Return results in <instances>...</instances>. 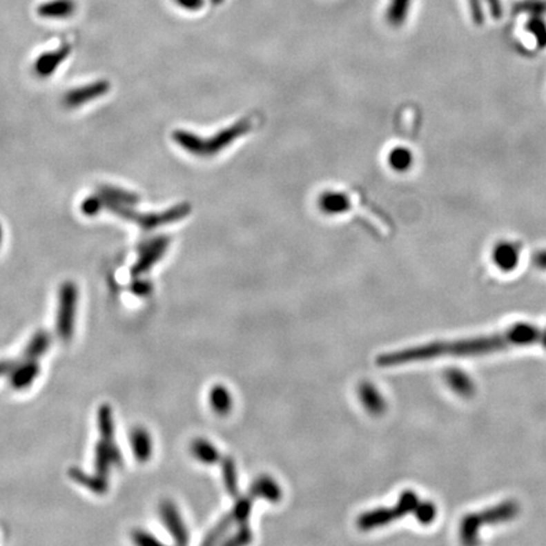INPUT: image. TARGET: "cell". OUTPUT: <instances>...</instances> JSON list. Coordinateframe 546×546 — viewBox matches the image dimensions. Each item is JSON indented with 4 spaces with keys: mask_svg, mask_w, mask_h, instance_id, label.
Segmentation results:
<instances>
[{
    "mask_svg": "<svg viewBox=\"0 0 546 546\" xmlns=\"http://www.w3.org/2000/svg\"><path fill=\"white\" fill-rule=\"evenodd\" d=\"M535 344L546 348V329H540L532 324L518 322L509 329L502 330L492 335L433 342L396 352L384 353L377 357L376 363L378 367L389 368L444 357H478L512 347Z\"/></svg>",
    "mask_w": 546,
    "mask_h": 546,
    "instance_id": "cell-1",
    "label": "cell"
},
{
    "mask_svg": "<svg viewBox=\"0 0 546 546\" xmlns=\"http://www.w3.org/2000/svg\"><path fill=\"white\" fill-rule=\"evenodd\" d=\"M520 514V506L514 500L501 502L489 509L469 514L463 517L459 526V536L464 544L473 545L478 543L479 532L486 525L509 523Z\"/></svg>",
    "mask_w": 546,
    "mask_h": 546,
    "instance_id": "cell-2",
    "label": "cell"
},
{
    "mask_svg": "<svg viewBox=\"0 0 546 546\" xmlns=\"http://www.w3.org/2000/svg\"><path fill=\"white\" fill-rule=\"evenodd\" d=\"M419 502L420 498L418 494L411 489H407L400 494L398 501L396 505H393V507H389V509L382 507V509H371L368 512H364L358 517L357 525L363 532H369V530H374L378 527H383L386 525L402 518L409 514H412Z\"/></svg>",
    "mask_w": 546,
    "mask_h": 546,
    "instance_id": "cell-3",
    "label": "cell"
},
{
    "mask_svg": "<svg viewBox=\"0 0 546 546\" xmlns=\"http://www.w3.org/2000/svg\"><path fill=\"white\" fill-rule=\"evenodd\" d=\"M79 304V287L74 281L62 282L59 289L56 333L62 342H70L74 338L76 314Z\"/></svg>",
    "mask_w": 546,
    "mask_h": 546,
    "instance_id": "cell-4",
    "label": "cell"
},
{
    "mask_svg": "<svg viewBox=\"0 0 546 546\" xmlns=\"http://www.w3.org/2000/svg\"><path fill=\"white\" fill-rule=\"evenodd\" d=\"M158 514L165 529L171 535L173 541L179 545L188 544V532L186 524L181 516L176 503L171 500H164L158 506Z\"/></svg>",
    "mask_w": 546,
    "mask_h": 546,
    "instance_id": "cell-5",
    "label": "cell"
},
{
    "mask_svg": "<svg viewBox=\"0 0 546 546\" xmlns=\"http://www.w3.org/2000/svg\"><path fill=\"white\" fill-rule=\"evenodd\" d=\"M112 89V84L108 80H95L92 83L85 84L75 89L68 90L64 97V104L70 109H76L84 105L89 104L99 97H105Z\"/></svg>",
    "mask_w": 546,
    "mask_h": 546,
    "instance_id": "cell-6",
    "label": "cell"
},
{
    "mask_svg": "<svg viewBox=\"0 0 546 546\" xmlns=\"http://www.w3.org/2000/svg\"><path fill=\"white\" fill-rule=\"evenodd\" d=\"M94 468L95 473L108 477L113 467L123 465V453L118 444H108L99 440L94 451Z\"/></svg>",
    "mask_w": 546,
    "mask_h": 546,
    "instance_id": "cell-7",
    "label": "cell"
},
{
    "mask_svg": "<svg viewBox=\"0 0 546 546\" xmlns=\"http://www.w3.org/2000/svg\"><path fill=\"white\" fill-rule=\"evenodd\" d=\"M39 374L41 366L38 360H22L17 362L12 372L8 374V382L14 391H26L36 382Z\"/></svg>",
    "mask_w": 546,
    "mask_h": 546,
    "instance_id": "cell-8",
    "label": "cell"
},
{
    "mask_svg": "<svg viewBox=\"0 0 546 546\" xmlns=\"http://www.w3.org/2000/svg\"><path fill=\"white\" fill-rule=\"evenodd\" d=\"M70 53H71V47L68 45H62L53 51H47L39 55L33 65L36 75L42 79L52 76L57 71V68L66 61Z\"/></svg>",
    "mask_w": 546,
    "mask_h": 546,
    "instance_id": "cell-9",
    "label": "cell"
},
{
    "mask_svg": "<svg viewBox=\"0 0 546 546\" xmlns=\"http://www.w3.org/2000/svg\"><path fill=\"white\" fill-rule=\"evenodd\" d=\"M68 477L72 479L76 485L86 488L88 491L97 496H104L109 492L108 477H103L97 473L90 474L79 467H72L68 469Z\"/></svg>",
    "mask_w": 546,
    "mask_h": 546,
    "instance_id": "cell-10",
    "label": "cell"
},
{
    "mask_svg": "<svg viewBox=\"0 0 546 546\" xmlns=\"http://www.w3.org/2000/svg\"><path fill=\"white\" fill-rule=\"evenodd\" d=\"M129 444L133 456L139 463H147L153 454V439L143 427H135L129 434Z\"/></svg>",
    "mask_w": 546,
    "mask_h": 546,
    "instance_id": "cell-11",
    "label": "cell"
},
{
    "mask_svg": "<svg viewBox=\"0 0 546 546\" xmlns=\"http://www.w3.org/2000/svg\"><path fill=\"white\" fill-rule=\"evenodd\" d=\"M360 402L367 411L373 416H381L387 409L384 397L371 382H362L358 387Z\"/></svg>",
    "mask_w": 546,
    "mask_h": 546,
    "instance_id": "cell-12",
    "label": "cell"
},
{
    "mask_svg": "<svg viewBox=\"0 0 546 546\" xmlns=\"http://www.w3.org/2000/svg\"><path fill=\"white\" fill-rule=\"evenodd\" d=\"M492 261L497 269L503 272H511L518 266L520 251L511 242H500L492 249Z\"/></svg>",
    "mask_w": 546,
    "mask_h": 546,
    "instance_id": "cell-13",
    "label": "cell"
},
{
    "mask_svg": "<svg viewBox=\"0 0 546 546\" xmlns=\"http://www.w3.org/2000/svg\"><path fill=\"white\" fill-rule=\"evenodd\" d=\"M248 494H251L255 500L262 498L273 503L281 501L282 498L281 487L277 483L276 479L272 478L269 474H261L260 477H257L252 486L249 487Z\"/></svg>",
    "mask_w": 546,
    "mask_h": 546,
    "instance_id": "cell-14",
    "label": "cell"
},
{
    "mask_svg": "<svg viewBox=\"0 0 546 546\" xmlns=\"http://www.w3.org/2000/svg\"><path fill=\"white\" fill-rule=\"evenodd\" d=\"M166 246H167L166 240H158L143 248L142 253L132 269V275L135 277L142 276L143 273L150 270V267L164 255Z\"/></svg>",
    "mask_w": 546,
    "mask_h": 546,
    "instance_id": "cell-15",
    "label": "cell"
},
{
    "mask_svg": "<svg viewBox=\"0 0 546 546\" xmlns=\"http://www.w3.org/2000/svg\"><path fill=\"white\" fill-rule=\"evenodd\" d=\"M444 378H445L447 384L449 386V389L458 396L468 398V397L473 396L476 392V384L473 380L468 376V373H465L459 368L448 369L444 374Z\"/></svg>",
    "mask_w": 546,
    "mask_h": 546,
    "instance_id": "cell-16",
    "label": "cell"
},
{
    "mask_svg": "<svg viewBox=\"0 0 546 546\" xmlns=\"http://www.w3.org/2000/svg\"><path fill=\"white\" fill-rule=\"evenodd\" d=\"M97 425L100 436L99 440L108 444H117L114 412L110 404H103L99 406L97 412Z\"/></svg>",
    "mask_w": 546,
    "mask_h": 546,
    "instance_id": "cell-17",
    "label": "cell"
},
{
    "mask_svg": "<svg viewBox=\"0 0 546 546\" xmlns=\"http://www.w3.org/2000/svg\"><path fill=\"white\" fill-rule=\"evenodd\" d=\"M52 344V337L47 330H38L23 351L22 360H38L50 351Z\"/></svg>",
    "mask_w": 546,
    "mask_h": 546,
    "instance_id": "cell-18",
    "label": "cell"
},
{
    "mask_svg": "<svg viewBox=\"0 0 546 546\" xmlns=\"http://www.w3.org/2000/svg\"><path fill=\"white\" fill-rule=\"evenodd\" d=\"M233 401L231 391L223 384H215L209 391V404L211 410L219 416H226L232 411Z\"/></svg>",
    "mask_w": 546,
    "mask_h": 546,
    "instance_id": "cell-19",
    "label": "cell"
},
{
    "mask_svg": "<svg viewBox=\"0 0 546 546\" xmlns=\"http://www.w3.org/2000/svg\"><path fill=\"white\" fill-rule=\"evenodd\" d=\"M190 451L195 459H197L200 463L206 464V465L220 463V460L223 458L214 444H211L209 440L202 439V438H197V439H195L194 442H191Z\"/></svg>",
    "mask_w": 546,
    "mask_h": 546,
    "instance_id": "cell-20",
    "label": "cell"
},
{
    "mask_svg": "<svg viewBox=\"0 0 546 546\" xmlns=\"http://www.w3.org/2000/svg\"><path fill=\"white\" fill-rule=\"evenodd\" d=\"M38 14L43 18H68L74 14L75 4L72 0H51L38 7Z\"/></svg>",
    "mask_w": 546,
    "mask_h": 546,
    "instance_id": "cell-21",
    "label": "cell"
},
{
    "mask_svg": "<svg viewBox=\"0 0 546 546\" xmlns=\"http://www.w3.org/2000/svg\"><path fill=\"white\" fill-rule=\"evenodd\" d=\"M222 467V476H223V483L225 489L233 498H237L240 496V483H238V471L235 460L232 456H223L220 460Z\"/></svg>",
    "mask_w": 546,
    "mask_h": 546,
    "instance_id": "cell-22",
    "label": "cell"
},
{
    "mask_svg": "<svg viewBox=\"0 0 546 546\" xmlns=\"http://www.w3.org/2000/svg\"><path fill=\"white\" fill-rule=\"evenodd\" d=\"M97 193L101 195L106 202L128 205V206L135 205L138 200L137 195L133 193L127 191L121 187L113 186V185H100L97 187Z\"/></svg>",
    "mask_w": 546,
    "mask_h": 546,
    "instance_id": "cell-23",
    "label": "cell"
},
{
    "mask_svg": "<svg viewBox=\"0 0 546 546\" xmlns=\"http://www.w3.org/2000/svg\"><path fill=\"white\" fill-rule=\"evenodd\" d=\"M233 525H235V523H234V520H233L231 512H228V514L222 517V518L217 521V524H215V526L206 534L205 539L202 541V545L209 546L217 544V543H222V541L224 540L225 535L232 529Z\"/></svg>",
    "mask_w": 546,
    "mask_h": 546,
    "instance_id": "cell-24",
    "label": "cell"
},
{
    "mask_svg": "<svg viewBox=\"0 0 546 546\" xmlns=\"http://www.w3.org/2000/svg\"><path fill=\"white\" fill-rule=\"evenodd\" d=\"M235 500H237L235 505L233 506L232 511H231L234 523L238 525L248 524L251 512L253 509L255 498L248 494L246 496H242V497L238 496Z\"/></svg>",
    "mask_w": 546,
    "mask_h": 546,
    "instance_id": "cell-25",
    "label": "cell"
},
{
    "mask_svg": "<svg viewBox=\"0 0 546 546\" xmlns=\"http://www.w3.org/2000/svg\"><path fill=\"white\" fill-rule=\"evenodd\" d=\"M412 159L411 150L406 147H396L389 153V164L395 171L404 173L411 167Z\"/></svg>",
    "mask_w": 546,
    "mask_h": 546,
    "instance_id": "cell-26",
    "label": "cell"
},
{
    "mask_svg": "<svg viewBox=\"0 0 546 546\" xmlns=\"http://www.w3.org/2000/svg\"><path fill=\"white\" fill-rule=\"evenodd\" d=\"M411 0H392L389 4V12H387V19L393 26H400L404 23L409 9H410Z\"/></svg>",
    "mask_w": 546,
    "mask_h": 546,
    "instance_id": "cell-27",
    "label": "cell"
},
{
    "mask_svg": "<svg viewBox=\"0 0 546 546\" xmlns=\"http://www.w3.org/2000/svg\"><path fill=\"white\" fill-rule=\"evenodd\" d=\"M103 209H105V199L99 193L85 197L80 205V210L85 217H97Z\"/></svg>",
    "mask_w": 546,
    "mask_h": 546,
    "instance_id": "cell-28",
    "label": "cell"
},
{
    "mask_svg": "<svg viewBox=\"0 0 546 546\" xmlns=\"http://www.w3.org/2000/svg\"><path fill=\"white\" fill-rule=\"evenodd\" d=\"M420 524L430 525L438 515V509L431 501H420L412 512Z\"/></svg>",
    "mask_w": 546,
    "mask_h": 546,
    "instance_id": "cell-29",
    "label": "cell"
},
{
    "mask_svg": "<svg viewBox=\"0 0 546 546\" xmlns=\"http://www.w3.org/2000/svg\"><path fill=\"white\" fill-rule=\"evenodd\" d=\"M253 540V532L248 524L240 525V529L229 536L228 539L223 540L222 544L224 546H243L251 544Z\"/></svg>",
    "mask_w": 546,
    "mask_h": 546,
    "instance_id": "cell-30",
    "label": "cell"
},
{
    "mask_svg": "<svg viewBox=\"0 0 546 546\" xmlns=\"http://www.w3.org/2000/svg\"><path fill=\"white\" fill-rule=\"evenodd\" d=\"M527 30L535 37L539 47L541 48L546 47V23L543 19L532 18V21L527 23Z\"/></svg>",
    "mask_w": 546,
    "mask_h": 546,
    "instance_id": "cell-31",
    "label": "cell"
},
{
    "mask_svg": "<svg viewBox=\"0 0 546 546\" xmlns=\"http://www.w3.org/2000/svg\"><path fill=\"white\" fill-rule=\"evenodd\" d=\"M132 540L138 546H159L162 543L150 532L146 530H135L132 532Z\"/></svg>",
    "mask_w": 546,
    "mask_h": 546,
    "instance_id": "cell-32",
    "label": "cell"
},
{
    "mask_svg": "<svg viewBox=\"0 0 546 546\" xmlns=\"http://www.w3.org/2000/svg\"><path fill=\"white\" fill-rule=\"evenodd\" d=\"M130 291L132 293H135V296L147 298L153 291V284H150V281L142 280V278L135 280L130 284Z\"/></svg>",
    "mask_w": 546,
    "mask_h": 546,
    "instance_id": "cell-33",
    "label": "cell"
},
{
    "mask_svg": "<svg viewBox=\"0 0 546 546\" xmlns=\"http://www.w3.org/2000/svg\"><path fill=\"white\" fill-rule=\"evenodd\" d=\"M469 8H471V18H473V22L476 23L477 26L483 24L485 17H483V10H482L480 0H469Z\"/></svg>",
    "mask_w": 546,
    "mask_h": 546,
    "instance_id": "cell-34",
    "label": "cell"
},
{
    "mask_svg": "<svg viewBox=\"0 0 546 546\" xmlns=\"http://www.w3.org/2000/svg\"><path fill=\"white\" fill-rule=\"evenodd\" d=\"M179 7L184 8L190 12H196L204 6L205 0H175Z\"/></svg>",
    "mask_w": 546,
    "mask_h": 546,
    "instance_id": "cell-35",
    "label": "cell"
},
{
    "mask_svg": "<svg viewBox=\"0 0 546 546\" xmlns=\"http://www.w3.org/2000/svg\"><path fill=\"white\" fill-rule=\"evenodd\" d=\"M487 6L489 8V12H491V15L496 18V19H498V18H501L502 17V3L501 0H486Z\"/></svg>",
    "mask_w": 546,
    "mask_h": 546,
    "instance_id": "cell-36",
    "label": "cell"
},
{
    "mask_svg": "<svg viewBox=\"0 0 546 546\" xmlns=\"http://www.w3.org/2000/svg\"><path fill=\"white\" fill-rule=\"evenodd\" d=\"M17 364V360H0V377H6L12 372V369Z\"/></svg>",
    "mask_w": 546,
    "mask_h": 546,
    "instance_id": "cell-37",
    "label": "cell"
},
{
    "mask_svg": "<svg viewBox=\"0 0 546 546\" xmlns=\"http://www.w3.org/2000/svg\"><path fill=\"white\" fill-rule=\"evenodd\" d=\"M532 262L540 270L546 271V251H540L538 253H535Z\"/></svg>",
    "mask_w": 546,
    "mask_h": 546,
    "instance_id": "cell-38",
    "label": "cell"
},
{
    "mask_svg": "<svg viewBox=\"0 0 546 546\" xmlns=\"http://www.w3.org/2000/svg\"><path fill=\"white\" fill-rule=\"evenodd\" d=\"M1 242H3V226H1V223H0V247H1Z\"/></svg>",
    "mask_w": 546,
    "mask_h": 546,
    "instance_id": "cell-39",
    "label": "cell"
},
{
    "mask_svg": "<svg viewBox=\"0 0 546 546\" xmlns=\"http://www.w3.org/2000/svg\"><path fill=\"white\" fill-rule=\"evenodd\" d=\"M213 3H220V1H223V0H211Z\"/></svg>",
    "mask_w": 546,
    "mask_h": 546,
    "instance_id": "cell-40",
    "label": "cell"
}]
</instances>
